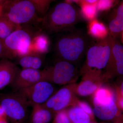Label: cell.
Returning a JSON list of instances; mask_svg holds the SVG:
<instances>
[{"instance_id":"obj_16","label":"cell","mask_w":123,"mask_h":123,"mask_svg":"<svg viewBox=\"0 0 123 123\" xmlns=\"http://www.w3.org/2000/svg\"><path fill=\"white\" fill-rule=\"evenodd\" d=\"M44 55L35 53L18 57L17 59L18 64L22 68L39 70L43 63Z\"/></svg>"},{"instance_id":"obj_25","label":"cell","mask_w":123,"mask_h":123,"mask_svg":"<svg viewBox=\"0 0 123 123\" xmlns=\"http://www.w3.org/2000/svg\"><path fill=\"white\" fill-rule=\"evenodd\" d=\"M116 1L111 0H98L97 8L98 11H107L113 7L115 4Z\"/></svg>"},{"instance_id":"obj_7","label":"cell","mask_w":123,"mask_h":123,"mask_svg":"<svg viewBox=\"0 0 123 123\" xmlns=\"http://www.w3.org/2000/svg\"><path fill=\"white\" fill-rule=\"evenodd\" d=\"M0 105L13 123H24L30 105L26 99L17 92L2 96L0 99Z\"/></svg>"},{"instance_id":"obj_4","label":"cell","mask_w":123,"mask_h":123,"mask_svg":"<svg viewBox=\"0 0 123 123\" xmlns=\"http://www.w3.org/2000/svg\"><path fill=\"white\" fill-rule=\"evenodd\" d=\"M39 30L34 31L33 26H22L14 31L3 41L4 51L2 59H17L32 53L33 37Z\"/></svg>"},{"instance_id":"obj_10","label":"cell","mask_w":123,"mask_h":123,"mask_svg":"<svg viewBox=\"0 0 123 123\" xmlns=\"http://www.w3.org/2000/svg\"><path fill=\"white\" fill-rule=\"evenodd\" d=\"M80 82L76 86V93L81 97L93 95L107 79L102 71L90 70L82 74Z\"/></svg>"},{"instance_id":"obj_37","label":"cell","mask_w":123,"mask_h":123,"mask_svg":"<svg viewBox=\"0 0 123 123\" xmlns=\"http://www.w3.org/2000/svg\"><path fill=\"white\" fill-rule=\"evenodd\" d=\"M95 123V122H93V123Z\"/></svg>"},{"instance_id":"obj_14","label":"cell","mask_w":123,"mask_h":123,"mask_svg":"<svg viewBox=\"0 0 123 123\" xmlns=\"http://www.w3.org/2000/svg\"><path fill=\"white\" fill-rule=\"evenodd\" d=\"M20 69L10 60H0V90L13 82Z\"/></svg>"},{"instance_id":"obj_23","label":"cell","mask_w":123,"mask_h":123,"mask_svg":"<svg viewBox=\"0 0 123 123\" xmlns=\"http://www.w3.org/2000/svg\"><path fill=\"white\" fill-rule=\"evenodd\" d=\"M30 0L34 6L38 15L42 18L48 12L51 3L54 1L51 0Z\"/></svg>"},{"instance_id":"obj_15","label":"cell","mask_w":123,"mask_h":123,"mask_svg":"<svg viewBox=\"0 0 123 123\" xmlns=\"http://www.w3.org/2000/svg\"><path fill=\"white\" fill-rule=\"evenodd\" d=\"M51 42L49 35L41 30L38 31L33 37L32 53L45 55L50 50Z\"/></svg>"},{"instance_id":"obj_6","label":"cell","mask_w":123,"mask_h":123,"mask_svg":"<svg viewBox=\"0 0 123 123\" xmlns=\"http://www.w3.org/2000/svg\"><path fill=\"white\" fill-rule=\"evenodd\" d=\"M42 72L44 80L60 85L75 83L80 74L76 65L59 58Z\"/></svg>"},{"instance_id":"obj_27","label":"cell","mask_w":123,"mask_h":123,"mask_svg":"<svg viewBox=\"0 0 123 123\" xmlns=\"http://www.w3.org/2000/svg\"><path fill=\"white\" fill-rule=\"evenodd\" d=\"M116 102L119 110L123 111V97L116 94Z\"/></svg>"},{"instance_id":"obj_29","label":"cell","mask_w":123,"mask_h":123,"mask_svg":"<svg viewBox=\"0 0 123 123\" xmlns=\"http://www.w3.org/2000/svg\"><path fill=\"white\" fill-rule=\"evenodd\" d=\"M120 84L118 86L116 87V94L123 97V79Z\"/></svg>"},{"instance_id":"obj_18","label":"cell","mask_w":123,"mask_h":123,"mask_svg":"<svg viewBox=\"0 0 123 123\" xmlns=\"http://www.w3.org/2000/svg\"><path fill=\"white\" fill-rule=\"evenodd\" d=\"M93 106L116 100V93L109 86L102 85L93 95Z\"/></svg>"},{"instance_id":"obj_20","label":"cell","mask_w":123,"mask_h":123,"mask_svg":"<svg viewBox=\"0 0 123 123\" xmlns=\"http://www.w3.org/2000/svg\"><path fill=\"white\" fill-rule=\"evenodd\" d=\"M72 123H91L95 122L91 117L77 105L67 109Z\"/></svg>"},{"instance_id":"obj_33","label":"cell","mask_w":123,"mask_h":123,"mask_svg":"<svg viewBox=\"0 0 123 123\" xmlns=\"http://www.w3.org/2000/svg\"><path fill=\"white\" fill-rule=\"evenodd\" d=\"M115 123H123V116Z\"/></svg>"},{"instance_id":"obj_9","label":"cell","mask_w":123,"mask_h":123,"mask_svg":"<svg viewBox=\"0 0 123 123\" xmlns=\"http://www.w3.org/2000/svg\"><path fill=\"white\" fill-rule=\"evenodd\" d=\"M53 84L42 80L17 92L25 98L30 105H43L54 93Z\"/></svg>"},{"instance_id":"obj_31","label":"cell","mask_w":123,"mask_h":123,"mask_svg":"<svg viewBox=\"0 0 123 123\" xmlns=\"http://www.w3.org/2000/svg\"><path fill=\"white\" fill-rule=\"evenodd\" d=\"M6 115L5 113L4 109L0 105V118L6 117Z\"/></svg>"},{"instance_id":"obj_8","label":"cell","mask_w":123,"mask_h":123,"mask_svg":"<svg viewBox=\"0 0 123 123\" xmlns=\"http://www.w3.org/2000/svg\"><path fill=\"white\" fill-rule=\"evenodd\" d=\"M76 85L75 83L66 85L54 93L42 105L55 114L76 105L78 99L76 97Z\"/></svg>"},{"instance_id":"obj_3","label":"cell","mask_w":123,"mask_h":123,"mask_svg":"<svg viewBox=\"0 0 123 123\" xmlns=\"http://www.w3.org/2000/svg\"><path fill=\"white\" fill-rule=\"evenodd\" d=\"M2 15L21 26L36 27L42 20L30 0H5L2 5Z\"/></svg>"},{"instance_id":"obj_2","label":"cell","mask_w":123,"mask_h":123,"mask_svg":"<svg viewBox=\"0 0 123 123\" xmlns=\"http://www.w3.org/2000/svg\"><path fill=\"white\" fill-rule=\"evenodd\" d=\"M80 11L65 1L53 6L42 18L40 29L49 35L72 29L81 20Z\"/></svg>"},{"instance_id":"obj_1","label":"cell","mask_w":123,"mask_h":123,"mask_svg":"<svg viewBox=\"0 0 123 123\" xmlns=\"http://www.w3.org/2000/svg\"><path fill=\"white\" fill-rule=\"evenodd\" d=\"M54 51L57 58L77 65L86 56L95 39L75 27L57 34Z\"/></svg>"},{"instance_id":"obj_21","label":"cell","mask_w":123,"mask_h":123,"mask_svg":"<svg viewBox=\"0 0 123 123\" xmlns=\"http://www.w3.org/2000/svg\"><path fill=\"white\" fill-rule=\"evenodd\" d=\"M98 0H80L81 15L86 20L92 21L94 20L97 16L98 11L97 3Z\"/></svg>"},{"instance_id":"obj_24","label":"cell","mask_w":123,"mask_h":123,"mask_svg":"<svg viewBox=\"0 0 123 123\" xmlns=\"http://www.w3.org/2000/svg\"><path fill=\"white\" fill-rule=\"evenodd\" d=\"M53 123H72L69 117L67 109L55 113Z\"/></svg>"},{"instance_id":"obj_26","label":"cell","mask_w":123,"mask_h":123,"mask_svg":"<svg viewBox=\"0 0 123 123\" xmlns=\"http://www.w3.org/2000/svg\"><path fill=\"white\" fill-rule=\"evenodd\" d=\"M76 105L80 107L86 113L91 117L93 120H94V115L93 112V109L87 103L78 99Z\"/></svg>"},{"instance_id":"obj_38","label":"cell","mask_w":123,"mask_h":123,"mask_svg":"<svg viewBox=\"0 0 123 123\" xmlns=\"http://www.w3.org/2000/svg\"></svg>"},{"instance_id":"obj_36","label":"cell","mask_w":123,"mask_h":123,"mask_svg":"<svg viewBox=\"0 0 123 123\" xmlns=\"http://www.w3.org/2000/svg\"><path fill=\"white\" fill-rule=\"evenodd\" d=\"M122 37V40L123 43V31L122 32V37Z\"/></svg>"},{"instance_id":"obj_30","label":"cell","mask_w":123,"mask_h":123,"mask_svg":"<svg viewBox=\"0 0 123 123\" xmlns=\"http://www.w3.org/2000/svg\"><path fill=\"white\" fill-rule=\"evenodd\" d=\"M4 44L3 41L0 39V59H2L4 54Z\"/></svg>"},{"instance_id":"obj_13","label":"cell","mask_w":123,"mask_h":123,"mask_svg":"<svg viewBox=\"0 0 123 123\" xmlns=\"http://www.w3.org/2000/svg\"><path fill=\"white\" fill-rule=\"evenodd\" d=\"M93 111L94 116L100 119L105 121L114 120V123L123 115L117 105L116 100L94 106Z\"/></svg>"},{"instance_id":"obj_19","label":"cell","mask_w":123,"mask_h":123,"mask_svg":"<svg viewBox=\"0 0 123 123\" xmlns=\"http://www.w3.org/2000/svg\"><path fill=\"white\" fill-rule=\"evenodd\" d=\"M89 35L94 39H103L109 35V31L104 23L94 19L90 21L88 26Z\"/></svg>"},{"instance_id":"obj_5","label":"cell","mask_w":123,"mask_h":123,"mask_svg":"<svg viewBox=\"0 0 123 123\" xmlns=\"http://www.w3.org/2000/svg\"><path fill=\"white\" fill-rule=\"evenodd\" d=\"M114 38L110 34L103 39L94 41L88 48L86 60L80 74L82 75L90 70L102 71L109 62Z\"/></svg>"},{"instance_id":"obj_34","label":"cell","mask_w":123,"mask_h":123,"mask_svg":"<svg viewBox=\"0 0 123 123\" xmlns=\"http://www.w3.org/2000/svg\"><path fill=\"white\" fill-rule=\"evenodd\" d=\"M2 5H0V17L2 14Z\"/></svg>"},{"instance_id":"obj_11","label":"cell","mask_w":123,"mask_h":123,"mask_svg":"<svg viewBox=\"0 0 123 123\" xmlns=\"http://www.w3.org/2000/svg\"><path fill=\"white\" fill-rule=\"evenodd\" d=\"M105 74L108 79L123 76V46L113 39L111 55Z\"/></svg>"},{"instance_id":"obj_28","label":"cell","mask_w":123,"mask_h":123,"mask_svg":"<svg viewBox=\"0 0 123 123\" xmlns=\"http://www.w3.org/2000/svg\"><path fill=\"white\" fill-rule=\"evenodd\" d=\"M114 16L123 19V3L122 2L116 10Z\"/></svg>"},{"instance_id":"obj_17","label":"cell","mask_w":123,"mask_h":123,"mask_svg":"<svg viewBox=\"0 0 123 123\" xmlns=\"http://www.w3.org/2000/svg\"><path fill=\"white\" fill-rule=\"evenodd\" d=\"M31 123H49L53 118V112L42 105L31 106Z\"/></svg>"},{"instance_id":"obj_12","label":"cell","mask_w":123,"mask_h":123,"mask_svg":"<svg viewBox=\"0 0 123 123\" xmlns=\"http://www.w3.org/2000/svg\"><path fill=\"white\" fill-rule=\"evenodd\" d=\"M42 80H44L42 70L22 68L18 72L11 85L17 92Z\"/></svg>"},{"instance_id":"obj_22","label":"cell","mask_w":123,"mask_h":123,"mask_svg":"<svg viewBox=\"0 0 123 123\" xmlns=\"http://www.w3.org/2000/svg\"><path fill=\"white\" fill-rule=\"evenodd\" d=\"M22 27L14 24L2 14L0 17V39L4 41L14 31Z\"/></svg>"},{"instance_id":"obj_32","label":"cell","mask_w":123,"mask_h":123,"mask_svg":"<svg viewBox=\"0 0 123 123\" xmlns=\"http://www.w3.org/2000/svg\"><path fill=\"white\" fill-rule=\"evenodd\" d=\"M0 123H7L6 117L0 118Z\"/></svg>"},{"instance_id":"obj_35","label":"cell","mask_w":123,"mask_h":123,"mask_svg":"<svg viewBox=\"0 0 123 123\" xmlns=\"http://www.w3.org/2000/svg\"><path fill=\"white\" fill-rule=\"evenodd\" d=\"M5 1V0H0V5H2Z\"/></svg>"}]
</instances>
